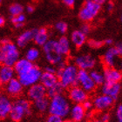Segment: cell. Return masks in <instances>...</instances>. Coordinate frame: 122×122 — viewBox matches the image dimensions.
<instances>
[{
  "mask_svg": "<svg viewBox=\"0 0 122 122\" xmlns=\"http://www.w3.org/2000/svg\"><path fill=\"white\" fill-rule=\"evenodd\" d=\"M39 82L48 89L59 82V77L57 76L56 73H51V72H47V71H44L42 72Z\"/></svg>",
  "mask_w": 122,
  "mask_h": 122,
  "instance_id": "44dd1931",
  "label": "cell"
},
{
  "mask_svg": "<svg viewBox=\"0 0 122 122\" xmlns=\"http://www.w3.org/2000/svg\"><path fill=\"white\" fill-rule=\"evenodd\" d=\"M62 119H63V118H61L59 115L50 114L49 117L47 118V120H46V122H63Z\"/></svg>",
  "mask_w": 122,
  "mask_h": 122,
  "instance_id": "836d02e7",
  "label": "cell"
},
{
  "mask_svg": "<svg viewBox=\"0 0 122 122\" xmlns=\"http://www.w3.org/2000/svg\"><path fill=\"white\" fill-rule=\"evenodd\" d=\"M40 56V51L36 47H30L25 52V58L31 62H35L38 59Z\"/></svg>",
  "mask_w": 122,
  "mask_h": 122,
  "instance_id": "f1b7e54d",
  "label": "cell"
},
{
  "mask_svg": "<svg viewBox=\"0 0 122 122\" xmlns=\"http://www.w3.org/2000/svg\"><path fill=\"white\" fill-rule=\"evenodd\" d=\"M49 40V32L48 30L45 27L37 29L34 35L33 41L37 46H43Z\"/></svg>",
  "mask_w": 122,
  "mask_h": 122,
  "instance_id": "603a6c76",
  "label": "cell"
},
{
  "mask_svg": "<svg viewBox=\"0 0 122 122\" xmlns=\"http://www.w3.org/2000/svg\"><path fill=\"white\" fill-rule=\"evenodd\" d=\"M105 45H107V46H111L112 44V38H107V39H106V40L104 41Z\"/></svg>",
  "mask_w": 122,
  "mask_h": 122,
  "instance_id": "ee69618b",
  "label": "cell"
},
{
  "mask_svg": "<svg viewBox=\"0 0 122 122\" xmlns=\"http://www.w3.org/2000/svg\"><path fill=\"white\" fill-rule=\"evenodd\" d=\"M42 47H43V51L45 53L46 59L49 62V64L57 66L61 62L65 61L63 58L64 56L59 52L58 40L49 39Z\"/></svg>",
  "mask_w": 122,
  "mask_h": 122,
  "instance_id": "277c9868",
  "label": "cell"
},
{
  "mask_svg": "<svg viewBox=\"0 0 122 122\" xmlns=\"http://www.w3.org/2000/svg\"><path fill=\"white\" fill-rule=\"evenodd\" d=\"M34 108L39 112H45L46 111H49V107H50V99L47 97H44L41 99L34 101L33 103Z\"/></svg>",
  "mask_w": 122,
  "mask_h": 122,
  "instance_id": "484cf974",
  "label": "cell"
},
{
  "mask_svg": "<svg viewBox=\"0 0 122 122\" xmlns=\"http://www.w3.org/2000/svg\"><path fill=\"white\" fill-rule=\"evenodd\" d=\"M36 30H37V29H31V30H25V31H23V32L21 33L20 35L17 38V41H16L17 46H18V47H20V48H23V47L27 46V44H28L30 41L33 40Z\"/></svg>",
  "mask_w": 122,
  "mask_h": 122,
  "instance_id": "ac0fdd59",
  "label": "cell"
},
{
  "mask_svg": "<svg viewBox=\"0 0 122 122\" xmlns=\"http://www.w3.org/2000/svg\"><path fill=\"white\" fill-rule=\"evenodd\" d=\"M121 86L119 83H108V82H105L102 85V93L107 94L108 96L112 97V99H116L119 96L120 92Z\"/></svg>",
  "mask_w": 122,
  "mask_h": 122,
  "instance_id": "9a60e30c",
  "label": "cell"
},
{
  "mask_svg": "<svg viewBox=\"0 0 122 122\" xmlns=\"http://www.w3.org/2000/svg\"><path fill=\"white\" fill-rule=\"evenodd\" d=\"M86 110L85 109L82 104H75L71 107L70 116L72 120L76 122H81L86 117Z\"/></svg>",
  "mask_w": 122,
  "mask_h": 122,
  "instance_id": "ffe728a7",
  "label": "cell"
},
{
  "mask_svg": "<svg viewBox=\"0 0 122 122\" xmlns=\"http://www.w3.org/2000/svg\"><path fill=\"white\" fill-rule=\"evenodd\" d=\"M15 73L16 71L13 66L2 65L0 68V83L2 85L7 84L10 79L15 78Z\"/></svg>",
  "mask_w": 122,
  "mask_h": 122,
  "instance_id": "2e32d148",
  "label": "cell"
},
{
  "mask_svg": "<svg viewBox=\"0 0 122 122\" xmlns=\"http://www.w3.org/2000/svg\"><path fill=\"white\" fill-rule=\"evenodd\" d=\"M88 92L79 85L73 86L69 88L68 97L70 100L75 104H82L84 101L88 99Z\"/></svg>",
  "mask_w": 122,
  "mask_h": 122,
  "instance_id": "9c48e42d",
  "label": "cell"
},
{
  "mask_svg": "<svg viewBox=\"0 0 122 122\" xmlns=\"http://www.w3.org/2000/svg\"><path fill=\"white\" fill-rule=\"evenodd\" d=\"M45 71L51 72V73H57V67L54 66V65H49V66L45 67Z\"/></svg>",
  "mask_w": 122,
  "mask_h": 122,
  "instance_id": "8d00e7d4",
  "label": "cell"
},
{
  "mask_svg": "<svg viewBox=\"0 0 122 122\" xmlns=\"http://www.w3.org/2000/svg\"><path fill=\"white\" fill-rule=\"evenodd\" d=\"M25 10H26V12L32 13L33 11H34V7H33L32 5H27L25 8Z\"/></svg>",
  "mask_w": 122,
  "mask_h": 122,
  "instance_id": "b9f144b4",
  "label": "cell"
},
{
  "mask_svg": "<svg viewBox=\"0 0 122 122\" xmlns=\"http://www.w3.org/2000/svg\"><path fill=\"white\" fill-rule=\"evenodd\" d=\"M30 113V103L28 99H18L13 102L10 118L14 122H19Z\"/></svg>",
  "mask_w": 122,
  "mask_h": 122,
  "instance_id": "5b68a950",
  "label": "cell"
},
{
  "mask_svg": "<svg viewBox=\"0 0 122 122\" xmlns=\"http://www.w3.org/2000/svg\"><path fill=\"white\" fill-rule=\"evenodd\" d=\"M25 16L24 15L23 13L19 14L18 16L11 17V23L13 25H16V24H25Z\"/></svg>",
  "mask_w": 122,
  "mask_h": 122,
  "instance_id": "1f68e13d",
  "label": "cell"
},
{
  "mask_svg": "<svg viewBox=\"0 0 122 122\" xmlns=\"http://www.w3.org/2000/svg\"><path fill=\"white\" fill-rule=\"evenodd\" d=\"M9 13L11 17L14 16H18L19 14H22L24 11V7L20 4H12L11 5H10L9 7Z\"/></svg>",
  "mask_w": 122,
  "mask_h": 122,
  "instance_id": "f546056e",
  "label": "cell"
},
{
  "mask_svg": "<svg viewBox=\"0 0 122 122\" xmlns=\"http://www.w3.org/2000/svg\"><path fill=\"white\" fill-rule=\"evenodd\" d=\"M119 68H120V71H122V60L119 63Z\"/></svg>",
  "mask_w": 122,
  "mask_h": 122,
  "instance_id": "c3c4849f",
  "label": "cell"
},
{
  "mask_svg": "<svg viewBox=\"0 0 122 122\" xmlns=\"http://www.w3.org/2000/svg\"><path fill=\"white\" fill-rule=\"evenodd\" d=\"M80 30H81L83 33H85L86 35L89 34L90 30H91V27H90L89 24L86 23V22H85V24H83L81 25V27H80Z\"/></svg>",
  "mask_w": 122,
  "mask_h": 122,
  "instance_id": "d590c367",
  "label": "cell"
},
{
  "mask_svg": "<svg viewBox=\"0 0 122 122\" xmlns=\"http://www.w3.org/2000/svg\"><path fill=\"white\" fill-rule=\"evenodd\" d=\"M116 116L119 122H122V105H120L116 109Z\"/></svg>",
  "mask_w": 122,
  "mask_h": 122,
  "instance_id": "74e56055",
  "label": "cell"
},
{
  "mask_svg": "<svg viewBox=\"0 0 122 122\" xmlns=\"http://www.w3.org/2000/svg\"><path fill=\"white\" fill-rule=\"evenodd\" d=\"M78 85L83 87L86 92H92L97 85L93 81V79H92L91 74L86 70H82L79 69L78 72Z\"/></svg>",
  "mask_w": 122,
  "mask_h": 122,
  "instance_id": "ba28073f",
  "label": "cell"
},
{
  "mask_svg": "<svg viewBox=\"0 0 122 122\" xmlns=\"http://www.w3.org/2000/svg\"><path fill=\"white\" fill-rule=\"evenodd\" d=\"M117 57H119V53L116 47H110L103 56V63L106 67H114Z\"/></svg>",
  "mask_w": 122,
  "mask_h": 122,
  "instance_id": "d6986e66",
  "label": "cell"
},
{
  "mask_svg": "<svg viewBox=\"0 0 122 122\" xmlns=\"http://www.w3.org/2000/svg\"><path fill=\"white\" fill-rule=\"evenodd\" d=\"M114 99L107 94L102 93L98 95L93 99V106L98 111H105L112 107Z\"/></svg>",
  "mask_w": 122,
  "mask_h": 122,
  "instance_id": "4fadbf2b",
  "label": "cell"
},
{
  "mask_svg": "<svg viewBox=\"0 0 122 122\" xmlns=\"http://www.w3.org/2000/svg\"><path fill=\"white\" fill-rule=\"evenodd\" d=\"M13 102L5 95L0 96V117L1 119H5L10 116V111L12 108Z\"/></svg>",
  "mask_w": 122,
  "mask_h": 122,
  "instance_id": "e0dca14e",
  "label": "cell"
},
{
  "mask_svg": "<svg viewBox=\"0 0 122 122\" xmlns=\"http://www.w3.org/2000/svg\"><path fill=\"white\" fill-rule=\"evenodd\" d=\"M47 96V88L40 82L34 84L28 87L27 90V97L31 101H36L38 99Z\"/></svg>",
  "mask_w": 122,
  "mask_h": 122,
  "instance_id": "30bf717a",
  "label": "cell"
},
{
  "mask_svg": "<svg viewBox=\"0 0 122 122\" xmlns=\"http://www.w3.org/2000/svg\"><path fill=\"white\" fill-rule=\"evenodd\" d=\"M33 66H34V65H33V62L28 60V59L25 57L23 59H18V60L17 61V63L14 65L13 67H14V70H15L16 73L18 74V75H20V74L24 73V72L27 71L28 70H30Z\"/></svg>",
  "mask_w": 122,
  "mask_h": 122,
  "instance_id": "7402d4cb",
  "label": "cell"
},
{
  "mask_svg": "<svg viewBox=\"0 0 122 122\" xmlns=\"http://www.w3.org/2000/svg\"><path fill=\"white\" fill-rule=\"evenodd\" d=\"M93 1H95L96 3H98L99 5H104V4H105L106 2H107V0H93Z\"/></svg>",
  "mask_w": 122,
  "mask_h": 122,
  "instance_id": "bcb514c9",
  "label": "cell"
},
{
  "mask_svg": "<svg viewBox=\"0 0 122 122\" xmlns=\"http://www.w3.org/2000/svg\"><path fill=\"white\" fill-rule=\"evenodd\" d=\"M99 120H101L102 121H104V122H108L110 120L109 113H107V112H104V113H102V114L99 116Z\"/></svg>",
  "mask_w": 122,
  "mask_h": 122,
  "instance_id": "f35d334b",
  "label": "cell"
},
{
  "mask_svg": "<svg viewBox=\"0 0 122 122\" xmlns=\"http://www.w3.org/2000/svg\"><path fill=\"white\" fill-rule=\"evenodd\" d=\"M5 19L4 17H0V26H3V25H5Z\"/></svg>",
  "mask_w": 122,
  "mask_h": 122,
  "instance_id": "f6af8a7d",
  "label": "cell"
},
{
  "mask_svg": "<svg viewBox=\"0 0 122 122\" xmlns=\"http://www.w3.org/2000/svg\"><path fill=\"white\" fill-rule=\"evenodd\" d=\"M86 41V35L80 30H75L71 33V42L75 47L80 48Z\"/></svg>",
  "mask_w": 122,
  "mask_h": 122,
  "instance_id": "cb8c5ba5",
  "label": "cell"
},
{
  "mask_svg": "<svg viewBox=\"0 0 122 122\" xmlns=\"http://www.w3.org/2000/svg\"><path fill=\"white\" fill-rule=\"evenodd\" d=\"M43 71L37 66H33L30 70L24 73L18 75V78L25 87H30L34 84L40 81V78Z\"/></svg>",
  "mask_w": 122,
  "mask_h": 122,
  "instance_id": "52a82bcc",
  "label": "cell"
},
{
  "mask_svg": "<svg viewBox=\"0 0 122 122\" xmlns=\"http://www.w3.org/2000/svg\"><path fill=\"white\" fill-rule=\"evenodd\" d=\"M63 122H76V121H74V120H72L71 119V120H65V121H63Z\"/></svg>",
  "mask_w": 122,
  "mask_h": 122,
  "instance_id": "f907efd6",
  "label": "cell"
},
{
  "mask_svg": "<svg viewBox=\"0 0 122 122\" xmlns=\"http://www.w3.org/2000/svg\"><path fill=\"white\" fill-rule=\"evenodd\" d=\"M5 86V92L11 97H17L20 95L23 92V88L25 87L18 78H13Z\"/></svg>",
  "mask_w": 122,
  "mask_h": 122,
  "instance_id": "7c38bea8",
  "label": "cell"
},
{
  "mask_svg": "<svg viewBox=\"0 0 122 122\" xmlns=\"http://www.w3.org/2000/svg\"><path fill=\"white\" fill-rule=\"evenodd\" d=\"M105 43L102 42V41L95 40V39H91V40L88 41V46H89L91 48H94V49L100 48Z\"/></svg>",
  "mask_w": 122,
  "mask_h": 122,
  "instance_id": "d6a6232c",
  "label": "cell"
},
{
  "mask_svg": "<svg viewBox=\"0 0 122 122\" xmlns=\"http://www.w3.org/2000/svg\"><path fill=\"white\" fill-rule=\"evenodd\" d=\"M82 105H83V107H84L85 109L86 110V112H89V111H91L92 108L94 107L93 102H92L91 100H89V99H86V101H84L83 103H82Z\"/></svg>",
  "mask_w": 122,
  "mask_h": 122,
  "instance_id": "e575fe53",
  "label": "cell"
},
{
  "mask_svg": "<svg viewBox=\"0 0 122 122\" xmlns=\"http://www.w3.org/2000/svg\"><path fill=\"white\" fill-rule=\"evenodd\" d=\"M64 89H66V88L59 81L56 85H54L53 86H51L47 89V96H48L49 99H51V98H53L55 96L60 95L63 92Z\"/></svg>",
  "mask_w": 122,
  "mask_h": 122,
  "instance_id": "4316f807",
  "label": "cell"
},
{
  "mask_svg": "<svg viewBox=\"0 0 122 122\" xmlns=\"http://www.w3.org/2000/svg\"><path fill=\"white\" fill-rule=\"evenodd\" d=\"M113 8H114V4L112 2H109L107 4V10L108 11H112Z\"/></svg>",
  "mask_w": 122,
  "mask_h": 122,
  "instance_id": "7bdbcfd3",
  "label": "cell"
},
{
  "mask_svg": "<svg viewBox=\"0 0 122 122\" xmlns=\"http://www.w3.org/2000/svg\"><path fill=\"white\" fill-rule=\"evenodd\" d=\"M71 107L69 100L63 94L55 96L50 99L49 112L50 114H56L61 118H65L70 113Z\"/></svg>",
  "mask_w": 122,
  "mask_h": 122,
  "instance_id": "3957f363",
  "label": "cell"
},
{
  "mask_svg": "<svg viewBox=\"0 0 122 122\" xmlns=\"http://www.w3.org/2000/svg\"><path fill=\"white\" fill-rule=\"evenodd\" d=\"M78 72L79 68L74 64H67L64 68L57 70V76L59 81L65 88H70L78 85Z\"/></svg>",
  "mask_w": 122,
  "mask_h": 122,
  "instance_id": "7a4b0ae2",
  "label": "cell"
},
{
  "mask_svg": "<svg viewBox=\"0 0 122 122\" xmlns=\"http://www.w3.org/2000/svg\"><path fill=\"white\" fill-rule=\"evenodd\" d=\"M103 73H104L106 82H108V83H119L122 79L121 71L114 67H106Z\"/></svg>",
  "mask_w": 122,
  "mask_h": 122,
  "instance_id": "5bb4252c",
  "label": "cell"
},
{
  "mask_svg": "<svg viewBox=\"0 0 122 122\" xmlns=\"http://www.w3.org/2000/svg\"><path fill=\"white\" fill-rule=\"evenodd\" d=\"M92 122H104V121H102V120H99V119H97V120H92Z\"/></svg>",
  "mask_w": 122,
  "mask_h": 122,
  "instance_id": "681fc988",
  "label": "cell"
},
{
  "mask_svg": "<svg viewBox=\"0 0 122 122\" xmlns=\"http://www.w3.org/2000/svg\"><path fill=\"white\" fill-rule=\"evenodd\" d=\"M101 10V5L93 0H86L79 11V18L83 22H90L96 18Z\"/></svg>",
  "mask_w": 122,
  "mask_h": 122,
  "instance_id": "8992f818",
  "label": "cell"
},
{
  "mask_svg": "<svg viewBox=\"0 0 122 122\" xmlns=\"http://www.w3.org/2000/svg\"><path fill=\"white\" fill-rule=\"evenodd\" d=\"M58 46H59V50L63 56L68 55L71 50V43L69 38L66 36H62L58 39Z\"/></svg>",
  "mask_w": 122,
  "mask_h": 122,
  "instance_id": "d4e9b609",
  "label": "cell"
},
{
  "mask_svg": "<svg viewBox=\"0 0 122 122\" xmlns=\"http://www.w3.org/2000/svg\"><path fill=\"white\" fill-rule=\"evenodd\" d=\"M18 46L8 38H3L0 47V62L2 65L14 66L19 58Z\"/></svg>",
  "mask_w": 122,
  "mask_h": 122,
  "instance_id": "6da1fadb",
  "label": "cell"
},
{
  "mask_svg": "<svg viewBox=\"0 0 122 122\" xmlns=\"http://www.w3.org/2000/svg\"><path fill=\"white\" fill-rule=\"evenodd\" d=\"M121 21H122V15H121Z\"/></svg>",
  "mask_w": 122,
  "mask_h": 122,
  "instance_id": "816d5d0a",
  "label": "cell"
},
{
  "mask_svg": "<svg viewBox=\"0 0 122 122\" xmlns=\"http://www.w3.org/2000/svg\"><path fill=\"white\" fill-rule=\"evenodd\" d=\"M63 3L66 6H68V7H72L74 5H75V1L76 0H62Z\"/></svg>",
  "mask_w": 122,
  "mask_h": 122,
  "instance_id": "ab89813d",
  "label": "cell"
},
{
  "mask_svg": "<svg viewBox=\"0 0 122 122\" xmlns=\"http://www.w3.org/2000/svg\"><path fill=\"white\" fill-rule=\"evenodd\" d=\"M55 29H56V30L59 33L64 35V34H66V31L68 30V25H67V24H66V22L59 21V22L56 23V25H55Z\"/></svg>",
  "mask_w": 122,
  "mask_h": 122,
  "instance_id": "4dcf8cb0",
  "label": "cell"
},
{
  "mask_svg": "<svg viewBox=\"0 0 122 122\" xmlns=\"http://www.w3.org/2000/svg\"><path fill=\"white\" fill-rule=\"evenodd\" d=\"M24 25L25 24H16V25H14V26H15V28L19 29V28H22L24 26Z\"/></svg>",
  "mask_w": 122,
  "mask_h": 122,
  "instance_id": "7dc6e473",
  "label": "cell"
},
{
  "mask_svg": "<svg viewBox=\"0 0 122 122\" xmlns=\"http://www.w3.org/2000/svg\"><path fill=\"white\" fill-rule=\"evenodd\" d=\"M74 64L79 69L88 71L94 68V66H96V59L89 54H82L75 58Z\"/></svg>",
  "mask_w": 122,
  "mask_h": 122,
  "instance_id": "8fae6325",
  "label": "cell"
},
{
  "mask_svg": "<svg viewBox=\"0 0 122 122\" xmlns=\"http://www.w3.org/2000/svg\"><path fill=\"white\" fill-rule=\"evenodd\" d=\"M90 74H91L92 79H93V81L95 82V84L97 86H102L106 82L103 72H100V71H96V70H92L90 71Z\"/></svg>",
  "mask_w": 122,
  "mask_h": 122,
  "instance_id": "83f0119b",
  "label": "cell"
},
{
  "mask_svg": "<svg viewBox=\"0 0 122 122\" xmlns=\"http://www.w3.org/2000/svg\"><path fill=\"white\" fill-rule=\"evenodd\" d=\"M115 47H116V49H117L118 53H119V56H121L122 57V42L117 44Z\"/></svg>",
  "mask_w": 122,
  "mask_h": 122,
  "instance_id": "60d3db41",
  "label": "cell"
}]
</instances>
